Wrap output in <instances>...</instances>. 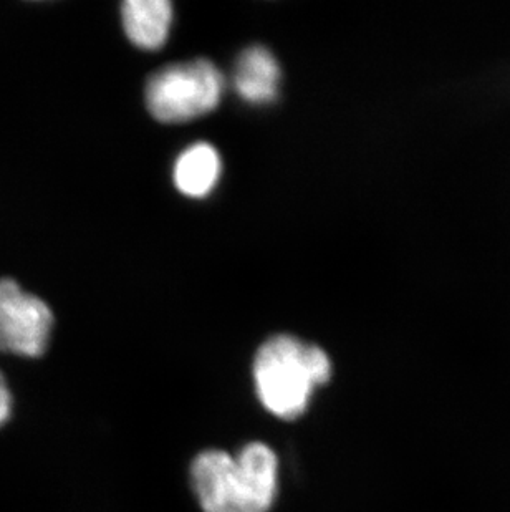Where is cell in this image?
<instances>
[{
  "label": "cell",
  "mask_w": 510,
  "mask_h": 512,
  "mask_svg": "<svg viewBox=\"0 0 510 512\" xmlns=\"http://www.w3.org/2000/svg\"><path fill=\"white\" fill-rule=\"evenodd\" d=\"M189 479L204 512H269L279 493V458L262 441L234 455L201 451L191 461Z\"/></svg>",
  "instance_id": "6da1fadb"
},
{
  "label": "cell",
  "mask_w": 510,
  "mask_h": 512,
  "mask_svg": "<svg viewBox=\"0 0 510 512\" xmlns=\"http://www.w3.org/2000/svg\"><path fill=\"white\" fill-rule=\"evenodd\" d=\"M252 373L260 405L279 420L294 421L307 411L313 392L332 378V362L313 343L275 335L255 353Z\"/></svg>",
  "instance_id": "7a4b0ae2"
},
{
  "label": "cell",
  "mask_w": 510,
  "mask_h": 512,
  "mask_svg": "<svg viewBox=\"0 0 510 512\" xmlns=\"http://www.w3.org/2000/svg\"><path fill=\"white\" fill-rule=\"evenodd\" d=\"M224 78L216 65L199 58L154 73L146 85V105L163 123H181L212 112L221 102Z\"/></svg>",
  "instance_id": "3957f363"
},
{
  "label": "cell",
  "mask_w": 510,
  "mask_h": 512,
  "mask_svg": "<svg viewBox=\"0 0 510 512\" xmlns=\"http://www.w3.org/2000/svg\"><path fill=\"white\" fill-rule=\"evenodd\" d=\"M53 325L55 317L44 299L22 289L14 279H0V352L42 357Z\"/></svg>",
  "instance_id": "277c9868"
},
{
  "label": "cell",
  "mask_w": 510,
  "mask_h": 512,
  "mask_svg": "<svg viewBox=\"0 0 510 512\" xmlns=\"http://www.w3.org/2000/svg\"><path fill=\"white\" fill-rule=\"evenodd\" d=\"M128 39L145 50H156L168 40L173 5L168 0H128L121 9Z\"/></svg>",
  "instance_id": "5b68a950"
},
{
  "label": "cell",
  "mask_w": 510,
  "mask_h": 512,
  "mask_svg": "<svg viewBox=\"0 0 510 512\" xmlns=\"http://www.w3.org/2000/svg\"><path fill=\"white\" fill-rule=\"evenodd\" d=\"M280 67L264 47H251L237 60L234 87L246 102L269 103L279 93Z\"/></svg>",
  "instance_id": "8992f818"
},
{
  "label": "cell",
  "mask_w": 510,
  "mask_h": 512,
  "mask_svg": "<svg viewBox=\"0 0 510 512\" xmlns=\"http://www.w3.org/2000/svg\"><path fill=\"white\" fill-rule=\"evenodd\" d=\"M221 158L211 145L198 143L184 151L174 166L176 188L191 198H204L216 186Z\"/></svg>",
  "instance_id": "52a82bcc"
},
{
  "label": "cell",
  "mask_w": 510,
  "mask_h": 512,
  "mask_svg": "<svg viewBox=\"0 0 510 512\" xmlns=\"http://www.w3.org/2000/svg\"><path fill=\"white\" fill-rule=\"evenodd\" d=\"M12 408H14L12 393H10L7 380H5L4 375L0 372V426H4L9 421L10 415H12Z\"/></svg>",
  "instance_id": "ba28073f"
}]
</instances>
